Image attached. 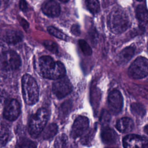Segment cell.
Wrapping results in <instances>:
<instances>
[{"mask_svg": "<svg viewBox=\"0 0 148 148\" xmlns=\"http://www.w3.org/2000/svg\"><path fill=\"white\" fill-rule=\"evenodd\" d=\"M38 66L40 74L45 78L57 80L65 76V68L60 61H55L49 56L39 58Z\"/></svg>", "mask_w": 148, "mask_h": 148, "instance_id": "cell-1", "label": "cell"}, {"mask_svg": "<svg viewBox=\"0 0 148 148\" xmlns=\"http://www.w3.org/2000/svg\"><path fill=\"white\" fill-rule=\"evenodd\" d=\"M21 86L24 102L29 105L36 103L39 99V87L34 77L25 74L21 79Z\"/></svg>", "mask_w": 148, "mask_h": 148, "instance_id": "cell-2", "label": "cell"}, {"mask_svg": "<svg viewBox=\"0 0 148 148\" xmlns=\"http://www.w3.org/2000/svg\"><path fill=\"white\" fill-rule=\"evenodd\" d=\"M108 25L112 32L118 34L125 31L130 25L129 18L122 9H115L109 14Z\"/></svg>", "mask_w": 148, "mask_h": 148, "instance_id": "cell-3", "label": "cell"}, {"mask_svg": "<svg viewBox=\"0 0 148 148\" xmlns=\"http://www.w3.org/2000/svg\"><path fill=\"white\" fill-rule=\"evenodd\" d=\"M49 119V112L45 108H40L34 114L28 125V132L33 138H36L43 130Z\"/></svg>", "mask_w": 148, "mask_h": 148, "instance_id": "cell-4", "label": "cell"}, {"mask_svg": "<svg viewBox=\"0 0 148 148\" xmlns=\"http://www.w3.org/2000/svg\"><path fill=\"white\" fill-rule=\"evenodd\" d=\"M21 58L13 50L2 51L0 54V70L10 71L17 69L21 65Z\"/></svg>", "mask_w": 148, "mask_h": 148, "instance_id": "cell-5", "label": "cell"}, {"mask_svg": "<svg viewBox=\"0 0 148 148\" xmlns=\"http://www.w3.org/2000/svg\"><path fill=\"white\" fill-rule=\"evenodd\" d=\"M128 75L132 79H142L148 75V60L143 57H139L130 65Z\"/></svg>", "mask_w": 148, "mask_h": 148, "instance_id": "cell-6", "label": "cell"}, {"mask_svg": "<svg viewBox=\"0 0 148 148\" xmlns=\"http://www.w3.org/2000/svg\"><path fill=\"white\" fill-rule=\"evenodd\" d=\"M52 90L55 95L58 98L61 99L71 93L72 90V86L68 77L64 76L53 83Z\"/></svg>", "mask_w": 148, "mask_h": 148, "instance_id": "cell-7", "label": "cell"}, {"mask_svg": "<svg viewBox=\"0 0 148 148\" xmlns=\"http://www.w3.org/2000/svg\"><path fill=\"white\" fill-rule=\"evenodd\" d=\"M124 148H148V138L145 136L130 134L123 139Z\"/></svg>", "mask_w": 148, "mask_h": 148, "instance_id": "cell-8", "label": "cell"}, {"mask_svg": "<svg viewBox=\"0 0 148 148\" xmlns=\"http://www.w3.org/2000/svg\"><path fill=\"white\" fill-rule=\"evenodd\" d=\"M89 120L87 117L83 116H78L72 127L71 136L73 138H76L82 136L88 129Z\"/></svg>", "mask_w": 148, "mask_h": 148, "instance_id": "cell-9", "label": "cell"}, {"mask_svg": "<svg viewBox=\"0 0 148 148\" xmlns=\"http://www.w3.org/2000/svg\"><path fill=\"white\" fill-rule=\"evenodd\" d=\"M108 105L110 111L113 113L117 114L121 111L123 105V99L119 91L113 90L109 93Z\"/></svg>", "mask_w": 148, "mask_h": 148, "instance_id": "cell-10", "label": "cell"}, {"mask_svg": "<svg viewBox=\"0 0 148 148\" xmlns=\"http://www.w3.org/2000/svg\"><path fill=\"white\" fill-rule=\"evenodd\" d=\"M21 112L20 105L19 102L14 99L10 100L5 106L3 110V117L9 120H15L20 115Z\"/></svg>", "mask_w": 148, "mask_h": 148, "instance_id": "cell-11", "label": "cell"}, {"mask_svg": "<svg viewBox=\"0 0 148 148\" xmlns=\"http://www.w3.org/2000/svg\"><path fill=\"white\" fill-rule=\"evenodd\" d=\"M43 13L50 17H57L60 13V4L55 1H47L41 7Z\"/></svg>", "mask_w": 148, "mask_h": 148, "instance_id": "cell-12", "label": "cell"}, {"mask_svg": "<svg viewBox=\"0 0 148 148\" xmlns=\"http://www.w3.org/2000/svg\"><path fill=\"white\" fill-rule=\"evenodd\" d=\"M136 16L140 28L145 31L148 29V10L142 5H139L136 10Z\"/></svg>", "mask_w": 148, "mask_h": 148, "instance_id": "cell-13", "label": "cell"}, {"mask_svg": "<svg viewBox=\"0 0 148 148\" xmlns=\"http://www.w3.org/2000/svg\"><path fill=\"white\" fill-rule=\"evenodd\" d=\"M3 40L8 44L14 45L22 40L23 35L20 32L14 29H8L3 34Z\"/></svg>", "mask_w": 148, "mask_h": 148, "instance_id": "cell-14", "label": "cell"}, {"mask_svg": "<svg viewBox=\"0 0 148 148\" xmlns=\"http://www.w3.org/2000/svg\"><path fill=\"white\" fill-rule=\"evenodd\" d=\"M101 138L106 144H113L116 142L117 135L116 132L109 127H105L101 132Z\"/></svg>", "mask_w": 148, "mask_h": 148, "instance_id": "cell-15", "label": "cell"}, {"mask_svg": "<svg viewBox=\"0 0 148 148\" xmlns=\"http://www.w3.org/2000/svg\"><path fill=\"white\" fill-rule=\"evenodd\" d=\"M134 124L130 118L123 117L119 119L116 124V127L121 132H128L132 130Z\"/></svg>", "mask_w": 148, "mask_h": 148, "instance_id": "cell-16", "label": "cell"}, {"mask_svg": "<svg viewBox=\"0 0 148 148\" xmlns=\"http://www.w3.org/2000/svg\"><path fill=\"white\" fill-rule=\"evenodd\" d=\"M135 53V48L132 46H128L123 50L119 54L117 61L119 64H125L132 57Z\"/></svg>", "mask_w": 148, "mask_h": 148, "instance_id": "cell-17", "label": "cell"}, {"mask_svg": "<svg viewBox=\"0 0 148 148\" xmlns=\"http://www.w3.org/2000/svg\"><path fill=\"white\" fill-rule=\"evenodd\" d=\"M58 131V127L54 123L49 124L44 130L43 137L45 139H49L53 138Z\"/></svg>", "mask_w": 148, "mask_h": 148, "instance_id": "cell-18", "label": "cell"}, {"mask_svg": "<svg viewBox=\"0 0 148 148\" xmlns=\"http://www.w3.org/2000/svg\"><path fill=\"white\" fill-rule=\"evenodd\" d=\"M131 110L134 114L139 117H143L146 113L144 106L140 103H132L131 105Z\"/></svg>", "mask_w": 148, "mask_h": 148, "instance_id": "cell-19", "label": "cell"}, {"mask_svg": "<svg viewBox=\"0 0 148 148\" xmlns=\"http://www.w3.org/2000/svg\"><path fill=\"white\" fill-rule=\"evenodd\" d=\"M9 129L3 125H0V147L4 146L8 142L9 138Z\"/></svg>", "mask_w": 148, "mask_h": 148, "instance_id": "cell-20", "label": "cell"}, {"mask_svg": "<svg viewBox=\"0 0 148 148\" xmlns=\"http://www.w3.org/2000/svg\"><path fill=\"white\" fill-rule=\"evenodd\" d=\"M47 31L51 35L60 39L61 40H64L65 41H67L68 40V36L63 33L62 31L59 30L58 29L55 28L53 26H49L47 27Z\"/></svg>", "mask_w": 148, "mask_h": 148, "instance_id": "cell-21", "label": "cell"}, {"mask_svg": "<svg viewBox=\"0 0 148 148\" xmlns=\"http://www.w3.org/2000/svg\"><path fill=\"white\" fill-rule=\"evenodd\" d=\"M54 148H68V138L65 134H61L56 138Z\"/></svg>", "mask_w": 148, "mask_h": 148, "instance_id": "cell-22", "label": "cell"}, {"mask_svg": "<svg viewBox=\"0 0 148 148\" xmlns=\"http://www.w3.org/2000/svg\"><path fill=\"white\" fill-rule=\"evenodd\" d=\"M95 131L94 130H90L88 131H86L82 136L80 139V142L82 145H88L90 144L94 136Z\"/></svg>", "mask_w": 148, "mask_h": 148, "instance_id": "cell-23", "label": "cell"}, {"mask_svg": "<svg viewBox=\"0 0 148 148\" xmlns=\"http://www.w3.org/2000/svg\"><path fill=\"white\" fill-rule=\"evenodd\" d=\"M86 5L88 10L93 14L97 13L99 11L100 6H99V3L98 1H95V0L86 1Z\"/></svg>", "mask_w": 148, "mask_h": 148, "instance_id": "cell-24", "label": "cell"}, {"mask_svg": "<svg viewBox=\"0 0 148 148\" xmlns=\"http://www.w3.org/2000/svg\"><path fill=\"white\" fill-rule=\"evenodd\" d=\"M16 148H36V145L34 142L24 138L18 142Z\"/></svg>", "mask_w": 148, "mask_h": 148, "instance_id": "cell-25", "label": "cell"}, {"mask_svg": "<svg viewBox=\"0 0 148 148\" xmlns=\"http://www.w3.org/2000/svg\"><path fill=\"white\" fill-rule=\"evenodd\" d=\"M79 46L82 52L86 56H90L92 54V49L89 45L84 40L80 39L79 40Z\"/></svg>", "mask_w": 148, "mask_h": 148, "instance_id": "cell-26", "label": "cell"}, {"mask_svg": "<svg viewBox=\"0 0 148 148\" xmlns=\"http://www.w3.org/2000/svg\"><path fill=\"white\" fill-rule=\"evenodd\" d=\"M72 107V103L70 101H66L64 102L60 109V114L61 116H65L70 112Z\"/></svg>", "mask_w": 148, "mask_h": 148, "instance_id": "cell-27", "label": "cell"}, {"mask_svg": "<svg viewBox=\"0 0 148 148\" xmlns=\"http://www.w3.org/2000/svg\"><path fill=\"white\" fill-rule=\"evenodd\" d=\"M43 45L50 51L54 54L58 53V49L57 44L50 40H45L43 42Z\"/></svg>", "mask_w": 148, "mask_h": 148, "instance_id": "cell-28", "label": "cell"}, {"mask_svg": "<svg viewBox=\"0 0 148 148\" xmlns=\"http://www.w3.org/2000/svg\"><path fill=\"white\" fill-rule=\"evenodd\" d=\"M110 120V115L106 111H103L101 114V121L103 124H107Z\"/></svg>", "mask_w": 148, "mask_h": 148, "instance_id": "cell-29", "label": "cell"}, {"mask_svg": "<svg viewBox=\"0 0 148 148\" xmlns=\"http://www.w3.org/2000/svg\"><path fill=\"white\" fill-rule=\"evenodd\" d=\"M71 32L75 36H79L80 34V27L78 24H73L71 27Z\"/></svg>", "mask_w": 148, "mask_h": 148, "instance_id": "cell-30", "label": "cell"}, {"mask_svg": "<svg viewBox=\"0 0 148 148\" xmlns=\"http://www.w3.org/2000/svg\"><path fill=\"white\" fill-rule=\"evenodd\" d=\"M18 20H19V21L20 23V24L21 25V26L23 27V28L25 30L29 28V24H28V23L25 20H24L23 18L20 17V18H18Z\"/></svg>", "mask_w": 148, "mask_h": 148, "instance_id": "cell-31", "label": "cell"}, {"mask_svg": "<svg viewBox=\"0 0 148 148\" xmlns=\"http://www.w3.org/2000/svg\"><path fill=\"white\" fill-rule=\"evenodd\" d=\"M6 99V94L3 90H0V105L3 104Z\"/></svg>", "mask_w": 148, "mask_h": 148, "instance_id": "cell-32", "label": "cell"}, {"mask_svg": "<svg viewBox=\"0 0 148 148\" xmlns=\"http://www.w3.org/2000/svg\"><path fill=\"white\" fill-rule=\"evenodd\" d=\"M20 8L23 12L27 11V9H28V6H27V2L25 1H20Z\"/></svg>", "mask_w": 148, "mask_h": 148, "instance_id": "cell-33", "label": "cell"}, {"mask_svg": "<svg viewBox=\"0 0 148 148\" xmlns=\"http://www.w3.org/2000/svg\"><path fill=\"white\" fill-rule=\"evenodd\" d=\"M5 42L3 39H0V49L3 50L5 49Z\"/></svg>", "mask_w": 148, "mask_h": 148, "instance_id": "cell-34", "label": "cell"}, {"mask_svg": "<svg viewBox=\"0 0 148 148\" xmlns=\"http://www.w3.org/2000/svg\"><path fill=\"white\" fill-rule=\"evenodd\" d=\"M144 131L145 133H146L147 134H148V124L146 125L145 127H144Z\"/></svg>", "mask_w": 148, "mask_h": 148, "instance_id": "cell-35", "label": "cell"}, {"mask_svg": "<svg viewBox=\"0 0 148 148\" xmlns=\"http://www.w3.org/2000/svg\"><path fill=\"white\" fill-rule=\"evenodd\" d=\"M1 2L0 1V6H1Z\"/></svg>", "mask_w": 148, "mask_h": 148, "instance_id": "cell-36", "label": "cell"}]
</instances>
